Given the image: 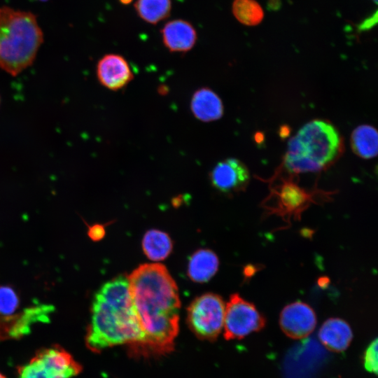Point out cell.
I'll return each instance as SVG.
<instances>
[{
	"label": "cell",
	"instance_id": "5b68a950",
	"mask_svg": "<svg viewBox=\"0 0 378 378\" xmlns=\"http://www.w3.org/2000/svg\"><path fill=\"white\" fill-rule=\"evenodd\" d=\"M82 367L65 349L54 346L41 349L18 370V378H71Z\"/></svg>",
	"mask_w": 378,
	"mask_h": 378
},
{
	"label": "cell",
	"instance_id": "484cf974",
	"mask_svg": "<svg viewBox=\"0 0 378 378\" xmlns=\"http://www.w3.org/2000/svg\"><path fill=\"white\" fill-rule=\"evenodd\" d=\"M38 1H47V0H38Z\"/></svg>",
	"mask_w": 378,
	"mask_h": 378
},
{
	"label": "cell",
	"instance_id": "4316f807",
	"mask_svg": "<svg viewBox=\"0 0 378 378\" xmlns=\"http://www.w3.org/2000/svg\"><path fill=\"white\" fill-rule=\"evenodd\" d=\"M374 2H377V0H374Z\"/></svg>",
	"mask_w": 378,
	"mask_h": 378
},
{
	"label": "cell",
	"instance_id": "d4e9b609",
	"mask_svg": "<svg viewBox=\"0 0 378 378\" xmlns=\"http://www.w3.org/2000/svg\"><path fill=\"white\" fill-rule=\"evenodd\" d=\"M0 378H6L4 375L0 373Z\"/></svg>",
	"mask_w": 378,
	"mask_h": 378
},
{
	"label": "cell",
	"instance_id": "9a60e30c",
	"mask_svg": "<svg viewBox=\"0 0 378 378\" xmlns=\"http://www.w3.org/2000/svg\"><path fill=\"white\" fill-rule=\"evenodd\" d=\"M218 265V256L214 251L209 249L197 250L189 259L188 276L195 282H206L215 275Z\"/></svg>",
	"mask_w": 378,
	"mask_h": 378
},
{
	"label": "cell",
	"instance_id": "44dd1931",
	"mask_svg": "<svg viewBox=\"0 0 378 378\" xmlns=\"http://www.w3.org/2000/svg\"><path fill=\"white\" fill-rule=\"evenodd\" d=\"M281 198L286 206L290 208H295L304 202L305 195L298 186L293 184H287L281 190Z\"/></svg>",
	"mask_w": 378,
	"mask_h": 378
},
{
	"label": "cell",
	"instance_id": "ac0fdd59",
	"mask_svg": "<svg viewBox=\"0 0 378 378\" xmlns=\"http://www.w3.org/2000/svg\"><path fill=\"white\" fill-rule=\"evenodd\" d=\"M134 7L144 21L156 24L169 15L171 0H137Z\"/></svg>",
	"mask_w": 378,
	"mask_h": 378
},
{
	"label": "cell",
	"instance_id": "d6986e66",
	"mask_svg": "<svg viewBox=\"0 0 378 378\" xmlns=\"http://www.w3.org/2000/svg\"><path fill=\"white\" fill-rule=\"evenodd\" d=\"M232 12L236 18L246 25H255L263 18L261 6L254 0H234Z\"/></svg>",
	"mask_w": 378,
	"mask_h": 378
},
{
	"label": "cell",
	"instance_id": "3957f363",
	"mask_svg": "<svg viewBox=\"0 0 378 378\" xmlns=\"http://www.w3.org/2000/svg\"><path fill=\"white\" fill-rule=\"evenodd\" d=\"M43 42V33L31 12L0 7V69L16 76L30 66Z\"/></svg>",
	"mask_w": 378,
	"mask_h": 378
},
{
	"label": "cell",
	"instance_id": "9c48e42d",
	"mask_svg": "<svg viewBox=\"0 0 378 378\" xmlns=\"http://www.w3.org/2000/svg\"><path fill=\"white\" fill-rule=\"evenodd\" d=\"M316 316L307 303L296 301L286 305L279 316V326L283 332L293 340L308 337L316 326Z\"/></svg>",
	"mask_w": 378,
	"mask_h": 378
},
{
	"label": "cell",
	"instance_id": "e0dca14e",
	"mask_svg": "<svg viewBox=\"0 0 378 378\" xmlns=\"http://www.w3.org/2000/svg\"><path fill=\"white\" fill-rule=\"evenodd\" d=\"M172 246L169 236L158 230L147 231L142 240L144 253L148 258L153 261H160L167 258Z\"/></svg>",
	"mask_w": 378,
	"mask_h": 378
},
{
	"label": "cell",
	"instance_id": "2e32d148",
	"mask_svg": "<svg viewBox=\"0 0 378 378\" xmlns=\"http://www.w3.org/2000/svg\"><path fill=\"white\" fill-rule=\"evenodd\" d=\"M351 145L359 157L370 159L377 156L378 134L376 129L368 125L357 127L352 132Z\"/></svg>",
	"mask_w": 378,
	"mask_h": 378
},
{
	"label": "cell",
	"instance_id": "30bf717a",
	"mask_svg": "<svg viewBox=\"0 0 378 378\" xmlns=\"http://www.w3.org/2000/svg\"><path fill=\"white\" fill-rule=\"evenodd\" d=\"M209 179L212 186L223 193L243 190L249 181L246 166L238 159L230 158L218 162L211 169Z\"/></svg>",
	"mask_w": 378,
	"mask_h": 378
},
{
	"label": "cell",
	"instance_id": "6da1fadb",
	"mask_svg": "<svg viewBox=\"0 0 378 378\" xmlns=\"http://www.w3.org/2000/svg\"><path fill=\"white\" fill-rule=\"evenodd\" d=\"M132 307L144 337L141 355H161L174 346L181 302L176 284L159 263L144 264L127 276Z\"/></svg>",
	"mask_w": 378,
	"mask_h": 378
},
{
	"label": "cell",
	"instance_id": "7402d4cb",
	"mask_svg": "<svg viewBox=\"0 0 378 378\" xmlns=\"http://www.w3.org/2000/svg\"><path fill=\"white\" fill-rule=\"evenodd\" d=\"M377 340L374 339L367 347L363 356V365L365 370L377 374L378 356H377Z\"/></svg>",
	"mask_w": 378,
	"mask_h": 378
},
{
	"label": "cell",
	"instance_id": "4fadbf2b",
	"mask_svg": "<svg viewBox=\"0 0 378 378\" xmlns=\"http://www.w3.org/2000/svg\"><path fill=\"white\" fill-rule=\"evenodd\" d=\"M164 46L172 52H186L190 50L197 40L192 25L183 20L167 22L162 29Z\"/></svg>",
	"mask_w": 378,
	"mask_h": 378
},
{
	"label": "cell",
	"instance_id": "83f0119b",
	"mask_svg": "<svg viewBox=\"0 0 378 378\" xmlns=\"http://www.w3.org/2000/svg\"><path fill=\"white\" fill-rule=\"evenodd\" d=\"M0 102H1V98H0Z\"/></svg>",
	"mask_w": 378,
	"mask_h": 378
},
{
	"label": "cell",
	"instance_id": "8fae6325",
	"mask_svg": "<svg viewBox=\"0 0 378 378\" xmlns=\"http://www.w3.org/2000/svg\"><path fill=\"white\" fill-rule=\"evenodd\" d=\"M96 73L100 84L113 91L122 89L134 78L127 60L117 54L103 56L97 63Z\"/></svg>",
	"mask_w": 378,
	"mask_h": 378
},
{
	"label": "cell",
	"instance_id": "7c38bea8",
	"mask_svg": "<svg viewBox=\"0 0 378 378\" xmlns=\"http://www.w3.org/2000/svg\"><path fill=\"white\" fill-rule=\"evenodd\" d=\"M318 337L321 343L328 350L340 353L349 346L353 339V332L346 321L339 318H331L321 326Z\"/></svg>",
	"mask_w": 378,
	"mask_h": 378
},
{
	"label": "cell",
	"instance_id": "5bb4252c",
	"mask_svg": "<svg viewBox=\"0 0 378 378\" xmlns=\"http://www.w3.org/2000/svg\"><path fill=\"white\" fill-rule=\"evenodd\" d=\"M190 106L194 117L204 122L217 120L223 114L220 98L208 88H200L193 93Z\"/></svg>",
	"mask_w": 378,
	"mask_h": 378
},
{
	"label": "cell",
	"instance_id": "cb8c5ba5",
	"mask_svg": "<svg viewBox=\"0 0 378 378\" xmlns=\"http://www.w3.org/2000/svg\"><path fill=\"white\" fill-rule=\"evenodd\" d=\"M120 1L124 4H130L132 0H120Z\"/></svg>",
	"mask_w": 378,
	"mask_h": 378
},
{
	"label": "cell",
	"instance_id": "7a4b0ae2",
	"mask_svg": "<svg viewBox=\"0 0 378 378\" xmlns=\"http://www.w3.org/2000/svg\"><path fill=\"white\" fill-rule=\"evenodd\" d=\"M144 337L135 315L129 291L127 276L118 275L104 284L94 296L91 320L85 342L93 352L127 344L140 354Z\"/></svg>",
	"mask_w": 378,
	"mask_h": 378
},
{
	"label": "cell",
	"instance_id": "8992f818",
	"mask_svg": "<svg viewBox=\"0 0 378 378\" xmlns=\"http://www.w3.org/2000/svg\"><path fill=\"white\" fill-rule=\"evenodd\" d=\"M225 310L220 296L212 293L203 294L188 307V324L199 338L215 340L223 329Z\"/></svg>",
	"mask_w": 378,
	"mask_h": 378
},
{
	"label": "cell",
	"instance_id": "52a82bcc",
	"mask_svg": "<svg viewBox=\"0 0 378 378\" xmlns=\"http://www.w3.org/2000/svg\"><path fill=\"white\" fill-rule=\"evenodd\" d=\"M265 323V318L253 303L234 293L225 306L223 336L226 340L243 339L261 330Z\"/></svg>",
	"mask_w": 378,
	"mask_h": 378
},
{
	"label": "cell",
	"instance_id": "ba28073f",
	"mask_svg": "<svg viewBox=\"0 0 378 378\" xmlns=\"http://www.w3.org/2000/svg\"><path fill=\"white\" fill-rule=\"evenodd\" d=\"M55 308L52 304L31 306L8 316L0 315V340L20 339L30 333L36 323H48Z\"/></svg>",
	"mask_w": 378,
	"mask_h": 378
},
{
	"label": "cell",
	"instance_id": "603a6c76",
	"mask_svg": "<svg viewBox=\"0 0 378 378\" xmlns=\"http://www.w3.org/2000/svg\"><path fill=\"white\" fill-rule=\"evenodd\" d=\"M88 234L90 239L93 241H99L102 239L105 234L104 225L101 224H95L89 227Z\"/></svg>",
	"mask_w": 378,
	"mask_h": 378
},
{
	"label": "cell",
	"instance_id": "277c9868",
	"mask_svg": "<svg viewBox=\"0 0 378 378\" xmlns=\"http://www.w3.org/2000/svg\"><path fill=\"white\" fill-rule=\"evenodd\" d=\"M340 147L337 129L328 122L314 120L290 139L284 165L293 173L318 172L334 160Z\"/></svg>",
	"mask_w": 378,
	"mask_h": 378
},
{
	"label": "cell",
	"instance_id": "ffe728a7",
	"mask_svg": "<svg viewBox=\"0 0 378 378\" xmlns=\"http://www.w3.org/2000/svg\"><path fill=\"white\" fill-rule=\"evenodd\" d=\"M20 305V298L16 291L9 286H0V315L14 314Z\"/></svg>",
	"mask_w": 378,
	"mask_h": 378
}]
</instances>
